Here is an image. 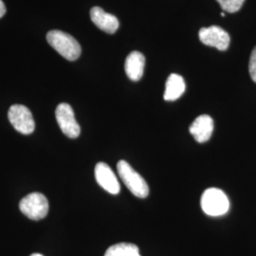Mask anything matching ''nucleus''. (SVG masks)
<instances>
[{
	"label": "nucleus",
	"mask_w": 256,
	"mask_h": 256,
	"mask_svg": "<svg viewBox=\"0 0 256 256\" xmlns=\"http://www.w3.org/2000/svg\"><path fill=\"white\" fill-rule=\"evenodd\" d=\"M48 44L68 61H75L81 55V46L70 34L61 30H50L46 34Z\"/></svg>",
	"instance_id": "f257e3e1"
},
{
	"label": "nucleus",
	"mask_w": 256,
	"mask_h": 256,
	"mask_svg": "<svg viewBox=\"0 0 256 256\" xmlns=\"http://www.w3.org/2000/svg\"><path fill=\"white\" fill-rule=\"evenodd\" d=\"M117 171L128 190L135 196L140 198H146L148 196L149 187L146 180L137 173L128 162L120 160L117 164Z\"/></svg>",
	"instance_id": "f03ea898"
},
{
	"label": "nucleus",
	"mask_w": 256,
	"mask_h": 256,
	"mask_svg": "<svg viewBox=\"0 0 256 256\" xmlns=\"http://www.w3.org/2000/svg\"><path fill=\"white\" fill-rule=\"evenodd\" d=\"M203 212L210 216H220L230 210L227 194L218 188H209L202 194L200 200Z\"/></svg>",
	"instance_id": "7ed1b4c3"
},
{
	"label": "nucleus",
	"mask_w": 256,
	"mask_h": 256,
	"mask_svg": "<svg viewBox=\"0 0 256 256\" xmlns=\"http://www.w3.org/2000/svg\"><path fill=\"white\" fill-rule=\"evenodd\" d=\"M19 209L28 218L41 220L45 218L48 212V202L41 192H32L21 200Z\"/></svg>",
	"instance_id": "20e7f679"
},
{
	"label": "nucleus",
	"mask_w": 256,
	"mask_h": 256,
	"mask_svg": "<svg viewBox=\"0 0 256 256\" xmlns=\"http://www.w3.org/2000/svg\"><path fill=\"white\" fill-rule=\"evenodd\" d=\"M8 118L12 126L21 134L30 135L34 131V120L32 112L25 106H12L10 108Z\"/></svg>",
	"instance_id": "39448f33"
},
{
	"label": "nucleus",
	"mask_w": 256,
	"mask_h": 256,
	"mask_svg": "<svg viewBox=\"0 0 256 256\" xmlns=\"http://www.w3.org/2000/svg\"><path fill=\"white\" fill-rule=\"evenodd\" d=\"M55 117L59 128L68 138H76L81 133V128L75 119L74 110L68 104H60L55 110Z\"/></svg>",
	"instance_id": "423d86ee"
},
{
	"label": "nucleus",
	"mask_w": 256,
	"mask_h": 256,
	"mask_svg": "<svg viewBox=\"0 0 256 256\" xmlns=\"http://www.w3.org/2000/svg\"><path fill=\"white\" fill-rule=\"evenodd\" d=\"M198 36L200 41L206 46H214L221 52L229 48L230 41L229 34L218 26L202 28Z\"/></svg>",
	"instance_id": "0eeeda50"
},
{
	"label": "nucleus",
	"mask_w": 256,
	"mask_h": 256,
	"mask_svg": "<svg viewBox=\"0 0 256 256\" xmlns=\"http://www.w3.org/2000/svg\"><path fill=\"white\" fill-rule=\"evenodd\" d=\"M95 178L104 190L111 194H118L120 190L117 176L108 165L99 162L95 166Z\"/></svg>",
	"instance_id": "6e6552de"
},
{
	"label": "nucleus",
	"mask_w": 256,
	"mask_h": 256,
	"mask_svg": "<svg viewBox=\"0 0 256 256\" xmlns=\"http://www.w3.org/2000/svg\"><path fill=\"white\" fill-rule=\"evenodd\" d=\"M189 131L198 142L204 144L208 142L212 135L214 120L209 115H200L192 122Z\"/></svg>",
	"instance_id": "1a4fd4ad"
},
{
	"label": "nucleus",
	"mask_w": 256,
	"mask_h": 256,
	"mask_svg": "<svg viewBox=\"0 0 256 256\" xmlns=\"http://www.w3.org/2000/svg\"><path fill=\"white\" fill-rule=\"evenodd\" d=\"M90 18L97 27L106 34H115L119 28L118 18L113 14L106 12L100 7H93L90 10Z\"/></svg>",
	"instance_id": "9d476101"
},
{
	"label": "nucleus",
	"mask_w": 256,
	"mask_h": 256,
	"mask_svg": "<svg viewBox=\"0 0 256 256\" xmlns=\"http://www.w3.org/2000/svg\"><path fill=\"white\" fill-rule=\"evenodd\" d=\"M146 66V57L140 52H130L124 64L126 74L131 81L138 82L142 79L144 75Z\"/></svg>",
	"instance_id": "9b49d317"
},
{
	"label": "nucleus",
	"mask_w": 256,
	"mask_h": 256,
	"mask_svg": "<svg viewBox=\"0 0 256 256\" xmlns=\"http://www.w3.org/2000/svg\"><path fill=\"white\" fill-rule=\"evenodd\" d=\"M184 92H185V82L183 77L178 74H171L168 77L165 84V92L164 95L165 101H176L182 97Z\"/></svg>",
	"instance_id": "f8f14e48"
},
{
	"label": "nucleus",
	"mask_w": 256,
	"mask_h": 256,
	"mask_svg": "<svg viewBox=\"0 0 256 256\" xmlns=\"http://www.w3.org/2000/svg\"><path fill=\"white\" fill-rule=\"evenodd\" d=\"M104 256H140L138 248L132 243H118L108 248Z\"/></svg>",
	"instance_id": "ddd939ff"
},
{
	"label": "nucleus",
	"mask_w": 256,
	"mask_h": 256,
	"mask_svg": "<svg viewBox=\"0 0 256 256\" xmlns=\"http://www.w3.org/2000/svg\"><path fill=\"white\" fill-rule=\"evenodd\" d=\"M223 10L234 14L241 9L245 0H216Z\"/></svg>",
	"instance_id": "4468645a"
},
{
	"label": "nucleus",
	"mask_w": 256,
	"mask_h": 256,
	"mask_svg": "<svg viewBox=\"0 0 256 256\" xmlns=\"http://www.w3.org/2000/svg\"><path fill=\"white\" fill-rule=\"evenodd\" d=\"M248 72L250 78L254 82H256V46L252 52L250 58V64H248Z\"/></svg>",
	"instance_id": "2eb2a0df"
},
{
	"label": "nucleus",
	"mask_w": 256,
	"mask_h": 256,
	"mask_svg": "<svg viewBox=\"0 0 256 256\" xmlns=\"http://www.w3.org/2000/svg\"><path fill=\"white\" fill-rule=\"evenodd\" d=\"M6 14V6L2 0H0V18Z\"/></svg>",
	"instance_id": "dca6fc26"
},
{
	"label": "nucleus",
	"mask_w": 256,
	"mask_h": 256,
	"mask_svg": "<svg viewBox=\"0 0 256 256\" xmlns=\"http://www.w3.org/2000/svg\"><path fill=\"white\" fill-rule=\"evenodd\" d=\"M30 256H43L42 254H32Z\"/></svg>",
	"instance_id": "f3484780"
},
{
	"label": "nucleus",
	"mask_w": 256,
	"mask_h": 256,
	"mask_svg": "<svg viewBox=\"0 0 256 256\" xmlns=\"http://www.w3.org/2000/svg\"><path fill=\"white\" fill-rule=\"evenodd\" d=\"M221 16H222V18H225V14H224V12H221Z\"/></svg>",
	"instance_id": "a211bd4d"
}]
</instances>
